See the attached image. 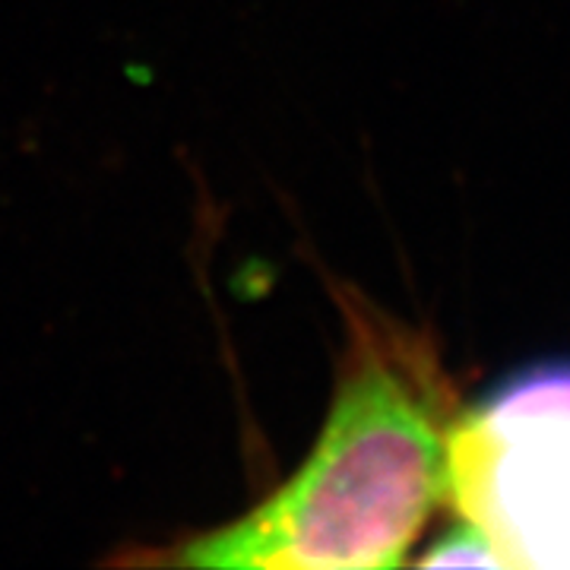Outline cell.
<instances>
[{"mask_svg":"<svg viewBox=\"0 0 570 570\" xmlns=\"http://www.w3.org/2000/svg\"><path fill=\"white\" fill-rule=\"evenodd\" d=\"M324 428L257 508L187 539L175 564L228 570L396 568L453 498L456 396L425 336L355 295Z\"/></svg>","mask_w":570,"mask_h":570,"instance_id":"obj_1","label":"cell"}]
</instances>
